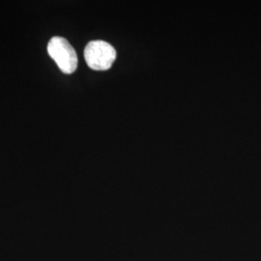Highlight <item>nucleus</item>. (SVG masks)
Returning a JSON list of instances; mask_svg holds the SVG:
<instances>
[{
	"label": "nucleus",
	"instance_id": "obj_1",
	"mask_svg": "<svg viewBox=\"0 0 261 261\" xmlns=\"http://www.w3.org/2000/svg\"><path fill=\"white\" fill-rule=\"evenodd\" d=\"M84 59L95 71H107L116 59V50L105 41H92L84 48Z\"/></svg>",
	"mask_w": 261,
	"mask_h": 261
},
{
	"label": "nucleus",
	"instance_id": "obj_2",
	"mask_svg": "<svg viewBox=\"0 0 261 261\" xmlns=\"http://www.w3.org/2000/svg\"><path fill=\"white\" fill-rule=\"evenodd\" d=\"M47 53L64 74H73L76 70V53L65 38H51L47 44Z\"/></svg>",
	"mask_w": 261,
	"mask_h": 261
}]
</instances>
